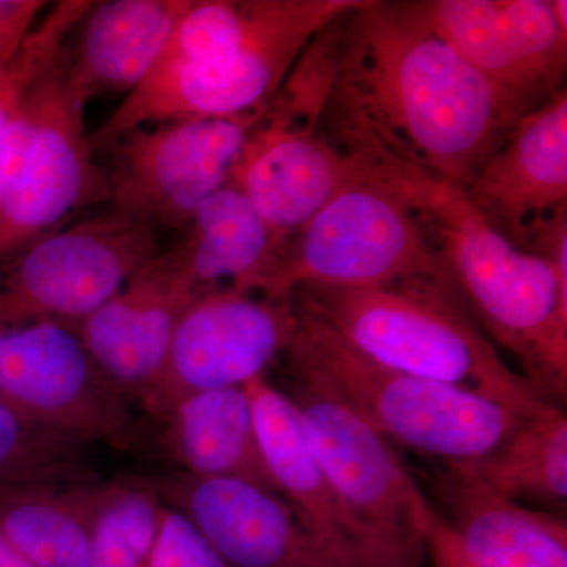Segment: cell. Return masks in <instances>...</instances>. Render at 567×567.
I'll return each mask as SVG.
<instances>
[{
	"label": "cell",
	"instance_id": "6da1fadb",
	"mask_svg": "<svg viewBox=\"0 0 567 567\" xmlns=\"http://www.w3.org/2000/svg\"><path fill=\"white\" fill-rule=\"evenodd\" d=\"M520 115L421 0H365L339 22L322 115L336 147L372 145L465 188Z\"/></svg>",
	"mask_w": 567,
	"mask_h": 567
},
{
	"label": "cell",
	"instance_id": "7a4b0ae2",
	"mask_svg": "<svg viewBox=\"0 0 567 567\" xmlns=\"http://www.w3.org/2000/svg\"><path fill=\"white\" fill-rule=\"evenodd\" d=\"M401 194L442 257L458 295L550 404L567 391V276L514 245L454 183L382 148L353 155Z\"/></svg>",
	"mask_w": 567,
	"mask_h": 567
},
{
	"label": "cell",
	"instance_id": "3957f363",
	"mask_svg": "<svg viewBox=\"0 0 567 567\" xmlns=\"http://www.w3.org/2000/svg\"><path fill=\"white\" fill-rule=\"evenodd\" d=\"M290 297L393 371L484 395L524 416L558 406L503 361L454 286L303 289Z\"/></svg>",
	"mask_w": 567,
	"mask_h": 567
},
{
	"label": "cell",
	"instance_id": "277c9868",
	"mask_svg": "<svg viewBox=\"0 0 567 567\" xmlns=\"http://www.w3.org/2000/svg\"><path fill=\"white\" fill-rule=\"evenodd\" d=\"M297 330L287 364L323 380L391 445L440 465L468 464L505 443L529 416L461 388L369 360L292 297Z\"/></svg>",
	"mask_w": 567,
	"mask_h": 567
},
{
	"label": "cell",
	"instance_id": "5b68a950",
	"mask_svg": "<svg viewBox=\"0 0 567 567\" xmlns=\"http://www.w3.org/2000/svg\"><path fill=\"white\" fill-rule=\"evenodd\" d=\"M350 159L352 177L279 248L260 293L454 286L401 194Z\"/></svg>",
	"mask_w": 567,
	"mask_h": 567
},
{
	"label": "cell",
	"instance_id": "8992f818",
	"mask_svg": "<svg viewBox=\"0 0 567 567\" xmlns=\"http://www.w3.org/2000/svg\"><path fill=\"white\" fill-rule=\"evenodd\" d=\"M66 65L65 44L22 93L0 142V262L110 200L85 128L87 104L71 89Z\"/></svg>",
	"mask_w": 567,
	"mask_h": 567
},
{
	"label": "cell",
	"instance_id": "52a82bcc",
	"mask_svg": "<svg viewBox=\"0 0 567 567\" xmlns=\"http://www.w3.org/2000/svg\"><path fill=\"white\" fill-rule=\"evenodd\" d=\"M364 0H308L274 28L188 61H158L91 134L110 152L126 133L185 118L235 117L262 110L311 41Z\"/></svg>",
	"mask_w": 567,
	"mask_h": 567
},
{
	"label": "cell",
	"instance_id": "ba28073f",
	"mask_svg": "<svg viewBox=\"0 0 567 567\" xmlns=\"http://www.w3.org/2000/svg\"><path fill=\"white\" fill-rule=\"evenodd\" d=\"M289 365L306 443L328 483L369 532L410 567H427L425 514L431 502L382 435L320 377Z\"/></svg>",
	"mask_w": 567,
	"mask_h": 567
},
{
	"label": "cell",
	"instance_id": "9c48e42d",
	"mask_svg": "<svg viewBox=\"0 0 567 567\" xmlns=\"http://www.w3.org/2000/svg\"><path fill=\"white\" fill-rule=\"evenodd\" d=\"M159 252L156 230L118 212L65 224L0 262V324L78 327Z\"/></svg>",
	"mask_w": 567,
	"mask_h": 567
},
{
	"label": "cell",
	"instance_id": "30bf717a",
	"mask_svg": "<svg viewBox=\"0 0 567 567\" xmlns=\"http://www.w3.org/2000/svg\"><path fill=\"white\" fill-rule=\"evenodd\" d=\"M265 107L235 117L155 123L126 133L110 151L111 210L155 230L183 233L197 208L230 183Z\"/></svg>",
	"mask_w": 567,
	"mask_h": 567
},
{
	"label": "cell",
	"instance_id": "8fae6325",
	"mask_svg": "<svg viewBox=\"0 0 567 567\" xmlns=\"http://www.w3.org/2000/svg\"><path fill=\"white\" fill-rule=\"evenodd\" d=\"M295 330L292 297L235 287L199 293L178 320L162 372L137 402L159 421L189 395L248 385L286 354Z\"/></svg>",
	"mask_w": 567,
	"mask_h": 567
},
{
	"label": "cell",
	"instance_id": "7c38bea8",
	"mask_svg": "<svg viewBox=\"0 0 567 567\" xmlns=\"http://www.w3.org/2000/svg\"><path fill=\"white\" fill-rule=\"evenodd\" d=\"M0 399L85 445L133 446L130 399L103 374L71 324H0Z\"/></svg>",
	"mask_w": 567,
	"mask_h": 567
},
{
	"label": "cell",
	"instance_id": "4fadbf2b",
	"mask_svg": "<svg viewBox=\"0 0 567 567\" xmlns=\"http://www.w3.org/2000/svg\"><path fill=\"white\" fill-rule=\"evenodd\" d=\"M432 28L522 114L565 89L566 0H421Z\"/></svg>",
	"mask_w": 567,
	"mask_h": 567
},
{
	"label": "cell",
	"instance_id": "5bb4252c",
	"mask_svg": "<svg viewBox=\"0 0 567 567\" xmlns=\"http://www.w3.org/2000/svg\"><path fill=\"white\" fill-rule=\"evenodd\" d=\"M276 491L333 567H410L347 509L317 465L292 399L268 377L246 385Z\"/></svg>",
	"mask_w": 567,
	"mask_h": 567
},
{
	"label": "cell",
	"instance_id": "9a60e30c",
	"mask_svg": "<svg viewBox=\"0 0 567 567\" xmlns=\"http://www.w3.org/2000/svg\"><path fill=\"white\" fill-rule=\"evenodd\" d=\"M352 174V159L336 147L320 121L265 107L230 183L244 193L281 248Z\"/></svg>",
	"mask_w": 567,
	"mask_h": 567
},
{
	"label": "cell",
	"instance_id": "2e32d148",
	"mask_svg": "<svg viewBox=\"0 0 567 567\" xmlns=\"http://www.w3.org/2000/svg\"><path fill=\"white\" fill-rule=\"evenodd\" d=\"M147 481L233 567H333L292 507L268 488L181 472Z\"/></svg>",
	"mask_w": 567,
	"mask_h": 567
},
{
	"label": "cell",
	"instance_id": "e0dca14e",
	"mask_svg": "<svg viewBox=\"0 0 567 567\" xmlns=\"http://www.w3.org/2000/svg\"><path fill=\"white\" fill-rule=\"evenodd\" d=\"M197 295L173 248L78 324L93 361L130 401H140L162 372L178 320Z\"/></svg>",
	"mask_w": 567,
	"mask_h": 567
},
{
	"label": "cell",
	"instance_id": "ac0fdd59",
	"mask_svg": "<svg viewBox=\"0 0 567 567\" xmlns=\"http://www.w3.org/2000/svg\"><path fill=\"white\" fill-rule=\"evenodd\" d=\"M464 192L522 249L537 224L566 207V87L517 118Z\"/></svg>",
	"mask_w": 567,
	"mask_h": 567
},
{
	"label": "cell",
	"instance_id": "d6986e66",
	"mask_svg": "<svg viewBox=\"0 0 567 567\" xmlns=\"http://www.w3.org/2000/svg\"><path fill=\"white\" fill-rule=\"evenodd\" d=\"M192 0L93 2L66 43V71L87 104L110 93H132L162 58Z\"/></svg>",
	"mask_w": 567,
	"mask_h": 567
},
{
	"label": "cell",
	"instance_id": "ffe728a7",
	"mask_svg": "<svg viewBox=\"0 0 567 567\" xmlns=\"http://www.w3.org/2000/svg\"><path fill=\"white\" fill-rule=\"evenodd\" d=\"M440 513L476 567H567L565 516L520 505L473 477L440 465Z\"/></svg>",
	"mask_w": 567,
	"mask_h": 567
},
{
	"label": "cell",
	"instance_id": "44dd1931",
	"mask_svg": "<svg viewBox=\"0 0 567 567\" xmlns=\"http://www.w3.org/2000/svg\"><path fill=\"white\" fill-rule=\"evenodd\" d=\"M159 423V443L177 466L175 472L207 480L245 481L278 494L265 462L246 385L189 395Z\"/></svg>",
	"mask_w": 567,
	"mask_h": 567
},
{
	"label": "cell",
	"instance_id": "7402d4cb",
	"mask_svg": "<svg viewBox=\"0 0 567 567\" xmlns=\"http://www.w3.org/2000/svg\"><path fill=\"white\" fill-rule=\"evenodd\" d=\"M174 249L197 292L235 287L260 293L279 246L244 193L227 183L197 208Z\"/></svg>",
	"mask_w": 567,
	"mask_h": 567
},
{
	"label": "cell",
	"instance_id": "603a6c76",
	"mask_svg": "<svg viewBox=\"0 0 567 567\" xmlns=\"http://www.w3.org/2000/svg\"><path fill=\"white\" fill-rule=\"evenodd\" d=\"M102 483L0 484V533L35 567H87Z\"/></svg>",
	"mask_w": 567,
	"mask_h": 567
},
{
	"label": "cell",
	"instance_id": "cb8c5ba5",
	"mask_svg": "<svg viewBox=\"0 0 567 567\" xmlns=\"http://www.w3.org/2000/svg\"><path fill=\"white\" fill-rule=\"evenodd\" d=\"M520 505L565 516L567 417L559 406L529 416L505 443L468 464L443 465Z\"/></svg>",
	"mask_w": 567,
	"mask_h": 567
},
{
	"label": "cell",
	"instance_id": "d4e9b609",
	"mask_svg": "<svg viewBox=\"0 0 567 567\" xmlns=\"http://www.w3.org/2000/svg\"><path fill=\"white\" fill-rule=\"evenodd\" d=\"M164 514L166 503L147 480L102 483L87 567H148Z\"/></svg>",
	"mask_w": 567,
	"mask_h": 567
},
{
	"label": "cell",
	"instance_id": "484cf974",
	"mask_svg": "<svg viewBox=\"0 0 567 567\" xmlns=\"http://www.w3.org/2000/svg\"><path fill=\"white\" fill-rule=\"evenodd\" d=\"M85 446L33 423L0 399V484L96 481L85 465Z\"/></svg>",
	"mask_w": 567,
	"mask_h": 567
},
{
	"label": "cell",
	"instance_id": "4316f807",
	"mask_svg": "<svg viewBox=\"0 0 567 567\" xmlns=\"http://www.w3.org/2000/svg\"><path fill=\"white\" fill-rule=\"evenodd\" d=\"M91 7L89 0L55 2L37 22L13 58L0 65V142L22 93L58 58Z\"/></svg>",
	"mask_w": 567,
	"mask_h": 567
},
{
	"label": "cell",
	"instance_id": "83f0119b",
	"mask_svg": "<svg viewBox=\"0 0 567 567\" xmlns=\"http://www.w3.org/2000/svg\"><path fill=\"white\" fill-rule=\"evenodd\" d=\"M148 567H233L189 518L166 505Z\"/></svg>",
	"mask_w": 567,
	"mask_h": 567
},
{
	"label": "cell",
	"instance_id": "f1b7e54d",
	"mask_svg": "<svg viewBox=\"0 0 567 567\" xmlns=\"http://www.w3.org/2000/svg\"><path fill=\"white\" fill-rule=\"evenodd\" d=\"M425 547L427 567H476L462 554L456 537L432 503L425 514Z\"/></svg>",
	"mask_w": 567,
	"mask_h": 567
},
{
	"label": "cell",
	"instance_id": "f546056e",
	"mask_svg": "<svg viewBox=\"0 0 567 567\" xmlns=\"http://www.w3.org/2000/svg\"><path fill=\"white\" fill-rule=\"evenodd\" d=\"M0 567H35L0 533Z\"/></svg>",
	"mask_w": 567,
	"mask_h": 567
},
{
	"label": "cell",
	"instance_id": "4dcf8cb0",
	"mask_svg": "<svg viewBox=\"0 0 567 567\" xmlns=\"http://www.w3.org/2000/svg\"><path fill=\"white\" fill-rule=\"evenodd\" d=\"M22 43H24V41H22ZM18 50H20L18 44L11 43V41L7 40L6 37L0 35V65L9 62Z\"/></svg>",
	"mask_w": 567,
	"mask_h": 567
}]
</instances>
